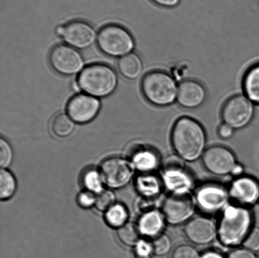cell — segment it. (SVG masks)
Masks as SVG:
<instances>
[{"label": "cell", "mask_w": 259, "mask_h": 258, "mask_svg": "<svg viewBox=\"0 0 259 258\" xmlns=\"http://www.w3.org/2000/svg\"><path fill=\"white\" fill-rule=\"evenodd\" d=\"M202 158L205 169L209 173L218 176L232 174L238 165L234 154L230 149L223 146H213L208 148Z\"/></svg>", "instance_id": "8fae6325"}, {"label": "cell", "mask_w": 259, "mask_h": 258, "mask_svg": "<svg viewBox=\"0 0 259 258\" xmlns=\"http://www.w3.org/2000/svg\"><path fill=\"white\" fill-rule=\"evenodd\" d=\"M133 169L131 164L123 159H106L101 166V176L108 186L113 188L126 185L132 178Z\"/></svg>", "instance_id": "5bb4252c"}, {"label": "cell", "mask_w": 259, "mask_h": 258, "mask_svg": "<svg viewBox=\"0 0 259 258\" xmlns=\"http://www.w3.org/2000/svg\"><path fill=\"white\" fill-rule=\"evenodd\" d=\"M115 201V196L113 192L103 190L96 197L95 205L98 211H108L114 205Z\"/></svg>", "instance_id": "f1b7e54d"}, {"label": "cell", "mask_w": 259, "mask_h": 258, "mask_svg": "<svg viewBox=\"0 0 259 258\" xmlns=\"http://www.w3.org/2000/svg\"><path fill=\"white\" fill-rule=\"evenodd\" d=\"M153 254L157 256H162L167 254L171 249L172 242L169 237L162 233L152 238L151 241Z\"/></svg>", "instance_id": "4316f807"}, {"label": "cell", "mask_w": 259, "mask_h": 258, "mask_svg": "<svg viewBox=\"0 0 259 258\" xmlns=\"http://www.w3.org/2000/svg\"><path fill=\"white\" fill-rule=\"evenodd\" d=\"M243 247L253 252L259 251V227H253L242 243Z\"/></svg>", "instance_id": "4dcf8cb0"}, {"label": "cell", "mask_w": 259, "mask_h": 258, "mask_svg": "<svg viewBox=\"0 0 259 258\" xmlns=\"http://www.w3.org/2000/svg\"><path fill=\"white\" fill-rule=\"evenodd\" d=\"M194 196L198 208L210 215L222 212L228 205L230 198L228 189L215 183L202 184L197 188Z\"/></svg>", "instance_id": "9c48e42d"}, {"label": "cell", "mask_w": 259, "mask_h": 258, "mask_svg": "<svg viewBox=\"0 0 259 258\" xmlns=\"http://www.w3.org/2000/svg\"><path fill=\"white\" fill-rule=\"evenodd\" d=\"M74 123L67 114L60 113L53 119L51 128L55 136L65 138L72 133L75 128Z\"/></svg>", "instance_id": "603a6c76"}, {"label": "cell", "mask_w": 259, "mask_h": 258, "mask_svg": "<svg viewBox=\"0 0 259 258\" xmlns=\"http://www.w3.org/2000/svg\"><path fill=\"white\" fill-rule=\"evenodd\" d=\"M128 212L125 207L118 204L109 209L106 214V220L109 226L112 227H121L126 224Z\"/></svg>", "instance_id": "484cf974"}, {"label": "cell", "mask_w": 259, "mask_h": 258, "mask_svg": "<svg viewBox=\"0 0 259 258\" xmlns=\"http://www.w3.org/2000/svg\"><path fill=\"white\" fill-rule=\"evenodd\" d=\"M101 176L97 171L90 170L85 173L83 178V183L85 188L91 192L100 193L102 191Z\"/></svg>", "instance_id": "83f0119b"}, {"label": "cell", "mask_w": 259, "mask_h": 258, "mask_svg": "<svg viewBox=\"0 0 259 258\" xmlns=\"http://www.w3.org/2000/svg\"><path fill=\"white\" fill-rule=\"evenodd\" d=\"M48 60L53 70L64 76L78 74L84 67L82 55L77 49L67 44L55 45L50 50Z\"/></svg>", "instance_id": "ba28073f"}, {"label": "cell", "mask_w": 259, "mask_h": 258, "mask_svg": "<svg viewBox=\"0 0 259 258\" xmlns=\"http://www.w3.org/2000/svg\"><path fill=\"white\" fill-rule=\"evenodd\" d=\"M96 198L93 192L83 191L78 196V203L82 208H90L93 204H95Z\"/></svg>", "instance_id": "836d02e7"}, {"label": "cell", "mask_w": 259, "mask_h": 258, "mask_svg": "<svg viewBox=\"0 0 259 258\" xmlns=\"http://www.w3.org/2000/svg\"><path fill=\"white\" fill-rule=\"evenodd\" d=\"M76 82L86 94L102 98L108 97L116 90L118 77L110 66L96 63L83 68Z\"/></svg>", "instance_id": "3957f363"}, {"label": "cell", "mask_w": 259, "mask_h": 258, "mask_svg": "<svg viewBox=\"0 0 259 258\" xmlns=\"http://www.w3.org/2000/svg\"><path fill=\"white\" fill-rule=\"evenodd\" d=\"M184 232L192 243L204 246L218 238V226L208 217H196L187 222Z\"/></svg>", "instance_id": "2e32d148"}, {"label": "cell", "mask_w": 259, "mask_h": 258, "mask_svg": "<svg viewBox=\"0 0 259 258\" xmlns=\"http://www.w3.org/2000/svg\"><path fill=\"white\" fill-rule=\"evenodd\" d=\"M227 258H257L255 252L247 249L237 248L233 249L228 254Z\"/></svg>", "instance_id": "e575fe53"}, {"label": "cell", "mask_w": 259, "mask_h": 258, "mask_svg": "<svg viewBox=\"0 0 259 258\" xmlns=\"http://www.w3.org/2000/svg\"><path fill=\"white\" fill-rule=\"evenodd\" d=\"M97 44L101 51L112 57H122L134 49L133 37L121 25L110 24L101 28L98 34Z\"/></svg>", "instance_id": "5b68a950"}, {"label": "cell", "mask_w": 259, "mask_h": 258, "mask_svg": "<svg viewBox=\"0 0 259 258\" xmlns=\"http://www.w3.org/2000/svg\"><path fill=\"white\" fill-rule=\"evenodd\" d=\"M135 252L138 258H150L153 254L151 242L142 239L136 246Z\"/></svg>", "instance_id": "d6a6232c"}, {"label": "cell", "mask_w": 259, "mask_h": 258, "mask_svg": "<svg viewBox=\"0 0 259 258\" xmlns=\"http://www.w3.org/2000/svg\"><path fill=\"white\" fill-rule=\"evenodd\" d=\"M164 188L170 193L191 192L194 179L191 172L179 157H170L162 164L160 174Z\"/></svg>", "instance_id": "8992f818"}, {"label": "cell", "mask_w": 259, "mask_h": 258, "mask_svg": "<svg viewBox=\"0 0 259 258\" xmlns=\"http://www.w3.org/2000/svg\"><path fill=\"white\" fill-rule=\"evenodd\" d=\"M206 96V90L201 83L193 80H185L179 86L177 102L185 108H197L204 102Z\"/></svg>", "instance_id": "e0dca14e"}, {"label": "cell", "mask_w": 259, "mask_h": 258, "mask_svg": "<svg viewBox=\"0 0 259 258\" xmlns=\"http://www.w3.org/2000/svg\"><path fill=\"white\" fill-rule=\"evenodd\" d=\"M68 45L75 49H85L97 41L95 27L83 20H74L63 25L62 37Z\"/></svg>", "instance_id": "7c38bea8"}, {"label": "cell", "mask_w": 259, "mask_h": 258, "mask_svg": "<svg viewBox=\"0 0 259 258\" xmlns=\"http://www.w3.org/2000/svg\"><path fill=\"white\" fill-rule=\"evenodd\" d=\"M132 151V163L142 173H153L159 166V154L153 148L140 144L135 146Z\"/></svg>", "instance_id": "ac0fdd59"}, {"label": "cell", "mask_w": 259, "mask_h": 258, "mask_svg": "<svg viewBox=\"0 0 259 258\" xmlns=\"http://www.w3.org/2000/svg\"><path fill=\"white\" fill-rule=\"evenodd\" d=\"M258 258H259V256H258Z\"/></svg>", "instance_id": "ab89813d"}, {"label": "cell", "mask_w": 259, "mask_h": 258, "mask_svg": "<svg viewBox=\"0 0 259 258\" xmlns=\"http://www.w3.org/2000/svg\"><path fill=\"white\" fill-rule=\"evenodd\" d=\"M165 222L162 212L157 209L142 214L138 226L142 236L154 238L162 234Z\"/></svg>", "instance_id": "d6986e66"}, {"label": "cell", "mask_w": 259, "mask_h": 258, "mask_svg": "<svg viewBox=\"0 0 259 258\" xmlns=\"http://www.w3.org/2000/svg\"><path fill=\"white\" fill-rule=\"evenodd\" d=\"M118 237L123 244L128 246H136L141 241L142 234L138 224L128 222L119 228Z\"/></svg>", "instance_id": "cb8c5ba5"}, {"label": "cell", "mask_w": 259, "mask_h": 258, "mask_svg": "<svg viewBox=\"0 0 259 258\" xmlns=\"http://www.w3.org/2000/svg\"><path fill=\"white\" fill-rule=\"evenodd\" d=\"M152 1L160 6L172 7L177 6L179 4L180 0H152Z\"/></svg>", "instance_id": "8d00e7d4"}, {"label": "cell", "mask_w": 259, "mask_h": 258, "mask_svg": "<svg viewBox=\"0 0 259 258\" xmlns=\"http://www.w3.org/2000/svg\"><path fill=\"white\" fill-rule=\"evenodd\" d=\"M141 90L145 98L152 105L165 107L177 100L179 86L168 73L154 71L144 76Z\"/></svg>", "instance_id": "277c9868"}, {"label": "cell", "mask_w": 259, "mask_h": 258, "mask_svg": "<svg viewBox=\"0 0 259 258\" xmlns=\"http://www.w3.org/2000/svg\"><path fill=\"white\" fill-rule=\"evenodd\" d=\"M200 255L194 246L182 244L176 247L172 252L171 258H200Z\"/></svg>", "instance_id": "f546056e"}, {"label": "cell", "mask_w": 259, "mask_h": 258, "mask_svg": "<svg viewBox=\"0 0 259 258\" xmlns=\"http://www.w3.org/2000/svg\"><path fill=\"white\" fill-rule=\"evenodd\" d=\"M63 32V25H60V26H58L57 29H56V34L58 35V36L62 37Z\"/></svg>", "instance_id": "f35d334b"}, {"label": "cell", "mask_w": 259, "mask_h": 258, "mask_svg": "<svg viewBox=\"0 0 259 258\" xmlns=\"http://www.w3.org/2000/svg\"><path fill=\"white\" fill-rule=\"evenodd\" d=\"M218 136L223 140H228L232 137L233 133H234V129L228 125L227 124H222L218 128Z\"/></svg>", "instance_id": "d590c367"}, {"label": "cell", "mask_w": 259, "mask_h": 258, "mask_svg": "<svg viewBox=\"0 0 259 258\" xmlns=\"http://www.w3.org/2000/svg\"><path fill=\"white\" fill-rule=\"evenodd\" d=\"M246 97L259 105V64L253 66L246 73L243 81Z\"/></svg>", "instance_id": "7402d4cb"}, {"label": "cell", "mask_w": 259, "mask_h": 258, "mask_svg": "<svg viewBox=\"0 0 259 258\" xmlns=\"http://www.w3.org/2000/svg\"><path fill=\"white\" fill-rule=\"evenodd\" d=\"M118 68L119 72L124 77L134 80L136 79L141 74L143 64L139 56L136 53H132L119 59Z\"/></svg>", "instance_id": "44dd1931"}, {"label": "cell", "mask_w": 259, "mask_h": 258, "mask_svg": "<svg viewBox=\"0 0 259 258\" xmlns=\"http://www.w3.org/2000/svg\"><path fill=\"white\" fill-rule=\"evenodd\" d=\"M100 109L101 102L98 98L86 93H78L68 101L67 112L75 123L85 124L93 120Z\"/></svg>", "instance_id": "4fadbf2b"}, {"label": "cell", "mask_w": 259, "mask_h": 258, "mask_svg": "<svg viewBox=\"0 0 259 258\" xmlns=\"http://www.w3.org/2000/svg\"><path fill=\"white\" fill-rule=\"evenodd\" d=\"M196 207L191 192L169 193L162 202L161 212L167 224L178 226L192 219Z\"/></svg>", "instance_id": "52a82bcc"}, {"label": "cell", "mask_w": 259, "mask_h": 258, "mask_svg": "<svg viewBox=\"0 0 259 258\" xmlns=\"http://www.w3.org/2000/svg\"><path fill=\"white\" fill-rule=\"evenodd\" d=\"M17 183L14 176L6 169L0 173V198L2 200L12 198L16 191Z\"/></svg>", "instance_id": "d4e9b609"}, {"label": "cell", "mask_w": 259, "mask_h": 258, "mask_svg": "<svg viewBox=\"0 0 259 258\" xmlns=\"http://www.w3.org/2000/svg\"><path fill=\"white\" fill-rule=\"evenodd\" d=\"M218 226V239L227 247L242 244L253 228V214L248 207L228 204L222 212Z\"/></svg>", "instance_id": "7a4b0ae2"}, {"label": "cell", "mask_w": 259, "mask_h": 258, "mask_svg": "<svg viewBox=\"0 0 259 258\" xmlns=\"http://www.w3.org/2000/svg\"><path fill=\"white\" fill-rule=\"evenodd\" d=\"M12 150L11 146L7 140L0 139V166L5 168L10 165L12 160Z\"/></svg>", "instance_id": "1f68e13d"}, {"label": "cell", "mask_w": 259, "mask_h": 258, "mask_svg": "<svg viewBox=\"0 0 259 258\" xmlns=\"http://www.w3.org/2000/svg\"><path fill=\"white\" fill-rule=\"evenodd\" d=\"M136 187L141 196L151 198H158L164 188L161 177L153 173H142L140 175L137 179Z\"/></svg>", "instance_id": "ffe728a7"}, {"label": "cell", "mask_w": 259, "mask_h": 258, "mask_svg": "<svg viewBox=\"0 0 259 258\" xmlns=\"http://www.w3.org/2000/svg\"><path fill=\"white\" fill-rule=\"evenodd\" d=\"M171 144L178 157L192 163L202 157L205 151L206 135L196 120L189 117L180 118L171 131Z\"/></svg>", "instance_id": "6da1fadb"}, {"label": "cell", "mask_w": 259, "mask_h": 258, "mask_svg": "<svg viewBox=\"0 0 259 258\" xmlns=\"http://www.w3.org/2000/svg\"><path fill=\"white\" fill-rule=\"evenodd\" d=\"M228 192L230 198L238 205L248 208L259 201V183L252 177H237L231 183Z\"/></svg>", "instance_id": "9a60e30c"}, {"label": "cell", "mask_w": 259, "mask_h": 258, "mask_svg": "<svg viewBox=\"0 0 259 258\" xmlns=\"http://www.w3.org/2000/svg\"><path fill=\"white\" fill-rule=\"evenodd\" d=\"M200 258H225L220 252L217 251H205L202 255H200Z\"/></svg>", "instance_id": "74e56055"}, {"label": "cell", "mask_w": 259, "mask_h": 258, "mask_svg": "<svg viewBox=\"0 0 259 258\" xmlns=\"http://www.w3.org/2000/svg\"><path fill=\"white\" fill-rule=\"evenodd\" d=\"M254 116V106L246 96L238 95L228 99L223 106L222 118L224 123L234 130L249 125Z\"/></svg>", "instance_id": "30bf717a"}]
</instances>
